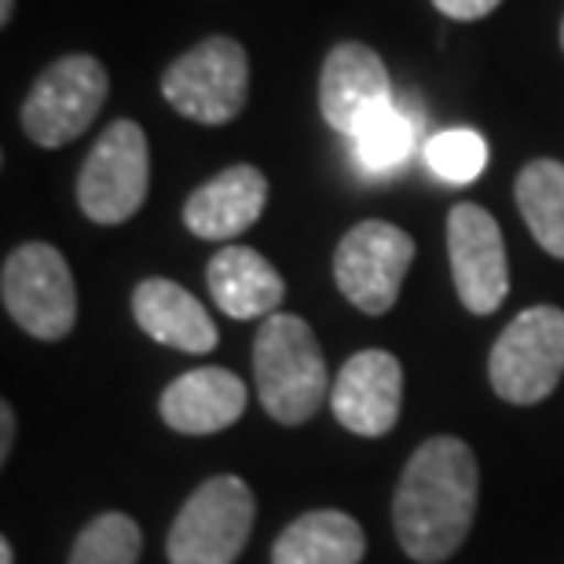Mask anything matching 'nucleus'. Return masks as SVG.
<instances>
[{
	"mask_svg": "<svg viewBox=\"0 0 564 564\" xmlns=\"http://www.w3.org/2000/svg\"><path fill=\"white\" fill-rule=\"evenodd\" d=\"M477 458L455 436H433L403 466L392 521L400 546L419 564H440L466 543L477 513Z\"/></svg>",
	"mask_w": 564,
	"mask_h": 564,
	"instance_id": "f257e3e1",
	"label": "nucleus"
},
{
	"mask_svg": "<svg viewBox=\"0 0 564 564\" xmlns=\"http://www.w3.org/2000/svg\"><path fill=\"white\" fill-rule=\"evenodd\" d=\"M162 422L184 436H209L231 429L246 411V386L224 367H198L162 392Z\"/></svg>",
	"mask_w": 564,
	"mask_h": 564,
	"instance_id": "4468645a",
	"label": "nucleus"
},
{
	"mask_svg": "<svg viewBox=\"0 0 564 564\" xmlns=\"http://www.w3.org/2000/svg\"><path fill=\"white\" fill-rule=\"evenodd\" d=\"M268 176L257 165H231L191 191L184 202V224L191 235L209 242H228L235 235L250 231L264 213Z\"/></svg>",
	"mask_w": 564,
	"mask_h": 564,
	"instance_id": "ddd939ff",
	"label": "nucleus"
},
{
	"mask_svg": "<svg viewBox=\"0 0 564 564\" xmlns=\"http://www.w3.org/2000/svg\"><path fill=\"white\" fill-rule=\"evenodd\" d=\"M107 93L110 77L96 55H63L22 99V132L44 151L74 143L99 118Z\"/></svg>",
	"mask_w": 564,
	"mask_h": 564,
	"instance_id": "39448f33",
	"label": "nucleus"
},
{
	"mask_svg": "<svg viewBox=\"0 0 564 564\" xmlns=\"http://www.w3.org/2000/svg\"><path fill=\"white\" fill-rule=\"evenodd\" d=\"M11 440H15V411H11V403H0V462H8Z\"/></svg>",
	"mask_w": 564,
	"mask_h": 564,
	"instance_id": "5701e85b",
	"label": "nucleus"
},
{
	"mask_svg": "<svg viewBox=\"0 0 564 564\" xmlns=\"http://www.w3.org/2000/svg\"><path fill=\"white\" fill-rule=\"evenodd\" d=\"M0 564H15V554H11V543L0 539Z\"/></svg>",
	"mask_w": 564,
	"mask_h": 564,
	"instance_id": "393cba45",
	"label": "nucleus"
},
{
	"mask_svg": "<svg viewBox=\"0 0 564 564\" xmlns=\"http://www.w3.org/2000/svg\"><path fill=\"white\" fill-rule=\"evenodd\" d=\"M411 143H414L411 121L392 104L356 137V154L370 173H389V169H397L411 154Z\"/></svg>",
	"mask_w": 564,
	"mask_h": 564,
	"instance_id": "412c9836",
	"label": "nucleus"
},
{
	"mask_svg": "<svg viewBox=\"0 0 564 564\" xmlns=\"http://www.w3.org/2000/svg\"><path fill=\"white\" fill-rule=\"evenodd\" d=\"M403 367L386 348L356 352L330 389L334 419L356 436H386L400 422Z\"/></svg>",
	"mask_w": 564,
	"mask_h": 564,
	"instance_id": "f8f14e48",
	"label": "nucleus"
},
{
	"mask_svg": "<svg viewBox=\"0 0 564 564\" xmlns=\"http://www.w3.org/2000/svg\"><path fill=\"white\" fill-rule=\"evenodd\" d=\"M162 96L198 126H228L250 99V55L235 37H206L162 74Z\"/></svg>",
	"mask_w": 564,
	"mask_h": 564,
	"instance_id": "20e7f679",
	"label": "nucleus"
},
{
	"mask_svg": "<svg viewBox=\"0 0 564 564\" xmlns=\"http://www.w3.org/2000/svg\"><path fill=\"white\" fill-rule=\"evenodd\" d=\"M392 107V77L375 48L359 41H341L326 52L319 74V110L326 126L359 137L381 110Z\"/></svg>",
	"mask_w": 564,
	"mask_h": 564,
	"instance_id": "9b49d317",
	"label": "nucleus"
},
{
	"mask_svg": "<svg viewBox=\"0 0 564 564\" xmlns=\"http://www.w3.org/2000/svg\"><path fill=\"white\" fill-rule=\"evenodd\" d=\"M132 315L140 330L158 345L180 348V352L202 356L217 348V326L202 308L195 293H187L173 279H143L132 293Z\"/></svg>",
	"mask_w": 564,
	"mask_h": 564,
	"instance_id": "2eb2a0df",
	"label": "nucleus"
},
{
	"mask_svg": "<svg viewBox=\"0 0 564 564\" xmlns=\"http://www.w3.org/2000/svg\"><path fill=\"white\" fill-rule=\"evenodd\" d=\"M414 261V239L389 220H364L337 242V290L367 315H386Z\"/></svg>",
	"mask_w": 564,
	"mask_h": 564,
	"instance_id": "1a4fd4ad",
	"label": "nucleus"
},
{
	"mask_svg": "<svg viewBox=\"0 0 564 564\" xmlns=\"http://www.w3.org/2000/svg\"><path fill=\"white\" fill-rule=\"evenodd\" d=\"M440 15L455 19V22H473V19H484L491 15L495 8L502 4V0H433Z\"/></svg>",
	"mask_w": 564,
	"mask_h": 564,
	"instance_id": "4be33fe9",
	"label": "nucleus"
},
{
	"mask_svg": "<svg viewBox=\"0 0 564 564\" xmlns=\"http://www.w3.org/2000/svg\"><path fill=\"white\" fill-rule=\"evenodd\" d=\"M151 187V147L137 121L121 118L104 129L77 173V206L96 224L137 217Z\"/></svg>",
	"mask_w": 564,
	"mask_h": 564,
	"instance_id": "0eeeda50",
	"label": "nucleus"
},
{
	"mask_svg": "<svg viewBox=\"0 0 564 564\" xmlns=\"http://www.w3.org/2000/svg\"><path fill=\"white\" fill-rule=\"evenodd\" d=\"M425 165L447 184H473L488 165V140L473 129L436 132L425 143Z\"/></svg>",
	"mask_w": 564,
	"mask_h": 564,
	"instance_id": "aec40b11",
	"label": "nucleus"
},
{
	"mask_svg": "<svg viewBox=\"0 0 564 564\" xmlns=\"http://www.w3.org/2000/svg\"><path fill=\"white\" fill-rule=\"evenodd\" d=\"M517 206L532 239L564 261V165L554 158L528 162L517 176Z\"/></svg>",
	"mask_w": 564,
	"mask_h": 564,
	"instance_id": "a211bd4d",
	"label": "nucleus"
},
{
	"mask_svg": "<svg viewBox=\"0 0 564 564\" xmlns=\"http://www.w3.org/2000/svg\"><path fill=\"white\" fill-rule=\"evenodd\" d=\"M140 546L143 532L129 513H99L77 535L70 564H137Z\"/></svg>",
	"mask_w": 564,
	"mask_h": 564,
	"instance_id": "6ab92c4d",
	"label": "nucleus"
},
{
	"mask_svg": "<svg viewBox=\"0 0 564 564\" xmlns=\"http://www.w3.org/2000/svg\"><path fill=\"white\" fill-rule=\"evenodd\" d=\"M561 48H564V22H561Z\"/></svg>",
	"mask_w": 564,
	"mask_h": 564,
	"instance_id": "a878e982",
	"label": "nucleus"
},
{
	"mask_svg": "<svg viewBox=\"0 0 564 564\" xmlns=\"http://www.w3.org/2000/svg\"><path fill=\"white\" fill-rule=\"evenodd\" d=\"M257 502L250 484L235 473L209 477L184 502L169 528V561L173 564H235L253 532Z\"/></svg>",
	"mask_w": 564,
	"mask_h": 564,
	"instance_id": "7ed1b4c3",
	"label": "nucleus"
},
{
	"mask_svg": "<svg viewBox=\"0 0 564 564\" xmlns=\"http://www.w3.org/2000/svg\"><path fill=\"white\" fill-rule=\"evenodd\" d=\"M447 257L462 304L473 315H491L510 293L506 242L495 217L477 202H458L447 213Z\"/></svg>",
	"mask_w": 564,
	"mask_h": 564,
	"instance_id": "9d476101",
	"label": "nucleus"
},
{
	"mask_svg": "<svg viewBox=\"0 0 564 564\" xmlns=\"http://www.w3.org/2000/svg\"><path fill=\"white\" fill-rule=\"evenodd\" d=\"M11 15H15V0H0V22H11Z\"/></svg>",
	"mask_w": 564,
	"mask_h": 564,
	"instance_id": "b1692460",
	"label": "nucleus"
},
{
	"mask_svg": "<svg viewBox=\"0 0 564 564\" xmlns=\"http://www.w3.org/2000/svg\"><path fill=\"white\" fill-rule=\"evenodd\" d=\"M367 539L356 517L341 510H312L275 539L272 564H359Z\"/></svg>",
	"mask_w": 564,
	"mask_h": 564,
	"instance_id": "f3484780",
	"label": "nucleus"
},
{
	"mask_svg": "<svg viewBox=\"0 0 564 564\" xmlns=\"http://www.w3.org/2000/svg\"><path fill=\"white\" fill-rule=\"evenodd\" d=\"M491 389L510 403H539L564 375V312L535 304L499 334L488 359Z\"/></svg>",
	"mask_w": 564,
	"mask_h": 564,
	"instance_id": "6e6552de",
	"label": "nucleus"
},
{
	"mask_svg": "<svg viewBox=\"0 0 564 564\" xmlns=\"http://www.w3.org/2000/svg\"><path fill=\"white\" fill-rule=\"evenodd\" d=\"M0 297L11 319L41 341H59L74 330L77 286L66 257L48 242H26L8 253Z\"/></svg>",
	"mask_w": 564,
	"mask_h": 564,
	"instance_id": "423d86ee",
	"label": "nucleus"
},
{
	"mask_svg": "<svg viewBox=\"0 0 564 564\" xmlns=\"http://www.w3.org/2000/svg\"><path fill=\"white\" fill-rule=\"evenodd\" d=\"M209 293L231 319H261L275 315V308L286 297V282L250 246H224L209 261Z\"/></svg>",
	"mask_w": 564,
	"mask_h": 564,
	"instance_id": "dca6fc26",
	"label": "nucleus"
},
{
	"mask_svg": "<svg viewBox=\"0 0 564 564\" xmlns=\"http://www.w3.org/2000/svg\"><path fill=\"white\" fill-rule=\"evenodd\" d=\"M253 375L261 408L279 425H301L315 419L330 392V375H326V359L312 326L301 315L286 312L268 315L257 330Z\"/></svg>",
	"mask_w": 564,
	"mask_h": 564,
	"instance_id": "f03ea898",
	"label": "nucleus"
}]
</instances>
